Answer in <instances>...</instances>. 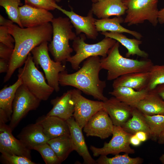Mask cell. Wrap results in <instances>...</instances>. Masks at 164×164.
Returning a JSON list of instances; mask_svg holds the SVG:
<instances>
[{
  "label": "cell",
  "instance_id": "3",
  "mask_svg": "<svg viewBox=\"0 0 164 164\" xmlns=\"http://www.w3.org/2000/svg\"><path fill=\"white\" fill-rule=\"evenodd\" d=\"M119 44L117 41L109 50L107 56L101 59L102 69L108 71V80H114L130 73L149 71L154 65L151 60H139L123 57L119 52Z\"/></svg>",
  "mask_w": 164,
  "mask_h": 164
},
{
  "label": "cell",
  "instance_id": "25",
  "mask_svg": "<svg viewBox=\"0 0 164 164\" xmlns=\"http://www.w3.org/2000/svg\"><path fill=\"white\" fill-rule=\"evenodd\" d=\"M124 22V19L121 16H116L111 19H96L95 24L98 32H125L132 35L136 39H140L142 36L140 33L127 29L121 25Z\"/></svg>",
  "mask_w": 164,
  "mask_h": 164
},
{
  "label": "cell",
  "instance_id": "18",
  "mask_svg": "<svg viewBox=\"0 0 164 164\" xmlns=\"http://www.w3.org/2000/svg\"><path fill=\"white\" fill-rule=\"evenodd\" d=\"M17 137L30 150L33 149L36 146L47 143L50 139L44 134L41 125L36 122L24 127Z\"/></svg>",
  "mask_w": 164,
  "mask_h": 164
},
{
  "label": "cell",
  "instance_id": "31",
  "mask_svg": "<svg viewBox=\"0 0 164 164\" xmlns=\"http://www.w3.org/2000/svg\"><path fill=\"white\" fill-rule=\"evenodd\" d=\"M22 0H0V5L5 9L9 19L23 28L19 19V8L22 4Z\"/></svg>",
  "mask_w": 164,
  "mask_h": 164
},
{
  "label": "cell",
  "instance_id": "42",
  "mask_svg": "<svg viewBox=\"0 0 164 164\" xmlns=\"http://www.w3.org/2000/svg\"><path fill=\"white\" fill-rule=\"evenodd\" d=\"M154 90L164 101V84L158 86Z\"/></svg>",
  "mask_w": 164,
  "mask_h": 164
},
{
  "label": "cell",
  "instance_id": "35",
  "mask_svg": "<svg viewBox=\"0 0 164 164\" xmlns=\"http://www.w3.org/2000/svg\"><path fill=\"white\" fill-rule=\"evenodd\" d=\"M1 153V160L6 164H36L26 157L6 152Z\"/></svg>",
  "mask_w": 164,
  "mask_h": 164
},
{
  "label": "cell",
  "instance_id": "7",
  "mask_svg": "<svg viewBox=\"0 0 164 164\" xmlns=\"http://www.w3.org/2000/svg\"><path fill=\"white\" fill-rule=\"evenodd\" d=\"M158 0H124L127 8L126 15L124 23L128 26L143 23L149 21L155 26L158 22Z\"/></svg>",
  "mask_w": 164,
  "mask_h": 164
},
{
  "label": "cell",
  "instance_id": "32",
  "mask_svg": "<svg viewBox=\"0 0 164 164\" xmlns=\"http://www.w3.org/2000/svg\"><path fill=\"white\" fill-rule=\"evenodd\" d=\"M144 115L150 129L151 138L156 141L164 130V115Z\"/></svg>",
  "mask_w": 164,
  "mask_h": 164
},
{
  "label": "cell",
  "instance_id": "24",
  "mask_svg": "<svg viewBox=\"0 0 164 164\" xmlns=\"http://www.w3.org/2000/svg\"><path fill=\"white\" fill-rule=\"evenodd\" d=\"M134 107L144 115H164V101L154 90L149 91L146 96Z\"/></svg>",
  "mask_w": 164,
  "mask_h": 164
},
{
  "label": "cell",
  "instance_id": "39",
  "mask_svg": "<svg viewBox=\"0 0 164 164\" xmlns=\"http://www.w3.org/2000/svg\"><path fill=\"white\" fill-rule=\"evenodd\" d=\"M9 66V61L6 60L0 59V73L7 72Z\"/></svg>",
  "mask_w": 164,
  "mask_h": 164
},
{
  "label": "cell",
  "instance_id": "22",
  "mask_svg": "<svg viewBox=\"0 0 164 164\" xmlns=\"http://www.w3.org/2000/svg\"><path fill=\"white\" fill-rule=\"evenodd\" d=\"M22 84L21 80L9 86H6L0 91V121L6 123L10 121L12 113V103L16 91Z\"/></svg>",
  "mask_w": 164,
  "mask_h": 164
},
{
  "label": "cell",
  "instance_id": "36",
  "mask_svg": "<svg viewBox=\"0 0 164 164\" xmlns=\"http://www.w3.org/2000/svg\"><path fill=\"white\" fill-rule=\"evenodd\" d=\"M25 4L49 11L57 9L59 5L55 0H24Z\"/></svg>",
  "mask_w": 164,
  "mask_h": 164
},
{
  "label": "cell",
  "instance_id": "9",
  "mask_svg": "<svg viewBox=\"0 0 164 164\" xmlns=\"http://www.w3.org/2000/svg\"><path fill=\"white\" fill-rule=\"evenodd\" d=\"M41 101L23 84L18 88L12 103V113L9 125L12 131L30 111L36 110Z\"/></svg>",
  "mask_w": 164,
  "mask_h": 164
},
{
  "label": "cell",
  "instance_id": "48",
  "mask_svg": "<svg viewBox=\"0 0 164 164\" xmlns=\"http://www.w3.org/2000/svg\"><path fill=\"white\" fill-rule=\"evenodd\" d=\"M55 0L56 2H59L61 1V0Z\"/></svg>",
  "mask_w": 164,
  "mask_h": 164
},
{
  "label": "cell",
  "instance_id": "21",
  "mask_svg": "<svg viewBox=\"0 0 164 164\" xmlns=\"http://www.w3.org/2000/svg\"><path fill=\"white\" fill-rule=\"evenodd\" d=\"M72 94L70 90L51 100L50 103L53 107L46 115L56 116L65 121L73 117L74 106Z\"/></svg>",
  "mask_w": 164,
  "mask_h": 164
},
{
  "label": "cell",
  "instance_id": "30",
  "mask_svg": "<svg viewBox=\"0 0 164 164\" xmlns=\"http://www.w3.org/2000/svg\"><path fill=\"white\" fill-rule=\"evenodd\" d=\"M95 161L96 164H141L143 162L142 158H132L127 153L122 155L116 154L112 158H109L106 155H101Z\"/></svg>",
  "mask_w": 164,
  "mask_h": 164
},
{
  "label": "cell",
  "instance_id": "43",
  "mask_svg": "<svg viewBox=\"0 0 164 164\" xmlns=\"http://www.w3.org/2000/svg\"><path fill=\"white\" fill-rule=\"evenodd\" d=\"M13 22L10 19H6L2 15H0V25L8 26L9 24L13 23Z\"/></svg>",
  "mask_w": 164,
  "mask_h": 164
},
{
  "label": "cell",
  "instance_id": "33",
  "mask_svg": "<svg viewBox=\"0 0 164 164\" xmlns=\"http://www.w3.org/2000/svg\"><path fill=\"white\" fill-rule=\"evenodd\" d=\"M149 79L146 89L149 91L164 84V65H153L149 71Z\"/></svg>",
  "mask_w": 164,
  "mask_h": 164
},
{
  "label": "cell",
  "instance_id": "10",
  "mask_svg": "<svg viewBox=\"0 0 164 164\" xmlns=\"http://www.w3.org/2000/svg\"><path fill=\"white\" fill-rule=\"evenodd\" d=\"M132 135L125 131L122 127L114 125L112 138L109 142H105L101 148L91 145L90 149L95 157L110 154L115 155L122 152L134 154L135 150L131 147L129 142Z\"/></svg>",
  "mask_w": 164,
  "mask_h": 164
},
{
  "label": "cell",
  "instance_id": "2",
  "mask_svg": "<svg viewBox=\"0 0 164 164\" xmlns=\"http://www.w3.org/2000/svg\"><path fill=\"white\" fill-rule=\"evenodd\" d=\"M99 56L86 59L81 67L75 73L69 74L65 70L59 74V82L61 86H71L86 94L92 96L99 101L108 99L103 94L106 87L105 81L100 79L99 73L102 69Z\"/></svg>",
  "mask_w": 164,
  "mask_h": 164
},
{
  "label": "cell",
  "instance_id": "38",
  "mask_svg": "<svg viewBox=\"0 0 164 164\" xmlns=\"http://www.w3.org/2000/svg\"><path fill=\"white\" fill-rule=\"evenodd\" d=\"M13 51L11 48L0 43V58L9 62Z\"/></svg>",
  "mask_w": 164,
  "mask_h": 164
},
{
  "label": "cell",
  "instance_id": "28",
  "mask_svg": "<svg viewBox=\"0 0 164 164\" xmlns=\"http://www.w3.org/2000/svg\"><path fill=\"white\" fill-rule=\"evenodd\" d=\"M133 107L131 118L122 127L126 132L131 134L142 131L147 133L151 138V132L144 114Z\"/></svg>",
  "mask_w": 164,
  "mask_h": 164
},
{
  "label": "cell",
  "instance_id": "23",
  "mask_svg": "<svg viewBox=\"0 0 164 164\" xmlns=\"http://www.w3.org/2000/svg\"><path fill=\"white\" fill-rule=\"evenodd\" d=\"M149 76V71L126 74L114 80L112 87L113 88L118 87H125L136 91H141L146 89Z\"/></svg>",
  "mask_w": 164,
  "mask_h": 164
},
{
  "label": "cell",
  "instance_id": "40",
  "mask_svg": "<svg viewBox=\"0 0 164 164\" xmlns=\"http://www.w3.org/2000/svg\"><path fill=\"white\" fill-rule=\"evenodd\" d=\"M135 135L142 142L146 141L148 138H150L148 134L144 131H139L137 132Z\"/></svg>",
  "mask_w": 164,
  "mask_h": 164
},
{
  "label": "cell",
  "instance_id": "5",
  "mask_svg": "<svg viewBox=\"0 0 164 164\" xmlns=\"http://www.w3.org/2000/svg\"><path fill=\"white\" fill-rule=\"evenodd\" d=\"M22 68H19L18 77L22 84L41 101L48 99L54 91L46 81L43 73L37 68L31 53L28 55Z\"/></svg>",
  "mask_w": 164,
  "mask_h": 164
},
{
  "label": "cell",
  "instance_id": "17",
  "mask_svg": "<svg viewBox=\"0 0 164 164\" xmlns=\"http://www.w3.org/2000/svg\"><path fill=\"white\" fill-rule=\"evenodd\" d=\"M69 127L70 135L74 151H76L87 164H96V161L91 156L88 149L82 132L73 117L66 120Z\"/></svg>",
  "mask_w": 164,
  "mask_h": 164
},
{
  "label": "cell",
  "instance_id": "47",
  "mask_svg": "<svg viewBox=\"0 0 164 164\" xmlns=\"http://www.w3.org/2000/svg\"><path fill=\"white\" fill-rule=\"evenodd\" d=\"M93 3H96L101 0H91Z\"/></svg>",
  "mask_w": 164,
  "mask_h": 164
},
{
  "label": "cell",
  "instance_id": "13",
  "mask_svg": "<svg viewBox=\"0 0 164 164\" xmlns=\"http://www.w3.org/2000/svg\"><path fill=\"white\" fill-rule=\"evenodd\" d=\"M6 123L0 121V152L26 157L31 159V150L28 149L12 133Z\"/></svg>",
  "mask_w": 164,
  "mask_h": 164
},
{
  "label": "cell",
  "instance_id": "15",
  "mask_svg": "<svg viewBox=\"0 0 164 164\" xmlns=\"http://www.w3.org/2000/svg\"><path fill=\"white\" fill-rule=\"evenodd\" d=\"M19 19L23 28L39 26L51 23L54 18L50 11L26 5L19 8Z\"/></svg>",
  "mask_w": 164,
  "mask_h": 164
},
{
  "label": "cell",
  "instance_id": "49",
  "mask_svg": "<svg viewBox=\"0 0 164 164\" xmlns=\"http://www.w3.org/2000/svg\"><path fill=\"white\" fill-rule=\"evenodd\" d=\"M121 0V1L122 2V1H124V0Z\"/></svg>",
  "mask_w": 164,
  "mask_h": 164
},
{
  "label": "cell",
  "instance_id": "12",
  "mask_svg": "<svg viewBox=\"0 0 164 164\" xmlns=\"http://www.w3.org/2000/svg\"><path fill=\"white\" fill-rule=\"evenodd\" d=\"M114 125L109 115L103 108L94 114L84 127L87 136H96L106 138L111 135Z\"/></svg>",
  "mask_w": 164,
  "mask_h": 164
},
{
  "label": "cell",
  "instance_id": "41",
  "mask_svg": "<svg viewBox=\"0 0 164 164\" xmlns=\"http://www.w3.org/2000/svg\"><path fill=\"white\" fill-rule=\"evenodd\" d=\"M129 142L130 145L134 146H138L142 143L135 134L132 135L130 138Z\"/></svg>",
  "mask_w": 164,
  "mask_h": 164
},
{
  "label": "cell",
  "instance_id": "6",
  "mask_svg": "<svg viewBox=\"0 0 164 164\" xmlns=\"http://www.w3.org/2000/svg\"><path fill=\"white\" fill-rule=\"evenodd\" d=\"M86 36L81 34L73 40L72 47L76 53L68 58L66 61L69 62L72 68L78 70L81 63L92 56L106 57L110 50L116 42L112 38L105 37L100 41L94 44H89L85 42Z\"/></svg>",
  "mask_w": 164,
  "mask_h": 164
},
{
  "label": "cell",
  "instance_id": "26",
  "mask_svg": "<svg viewBox=\"0 0 164 164\" xmlns=\"http://www.w3.org/2000/svg\"><path fill=\"white\" fill-rule=\"evenodd\" d=\"M101 33L105 37L115 39L125 47L128 50L125 54L126 57L135 55L145 58L149 56L147 53L140 49L139 46L142 42L140 39L128 38L121 33L106 32Z\"/></svg>",
  "mask_w": 164,
  "mask_h": 164
},
{
  "label": "cell",
  "instance_id": "8",
  "mask_svg": "<svg viewBox=\"0 0 164 164\" xmlns=\"http://www.w3.org/2000/svg\"><path fill=\"white\" fill-rule=\"evenodd\" d=\"M49 51L48 42H44L34 48L31 53L36 66L39 65L43 69L48 84L58 92L60 89L59 74L65 70L66 66L61 62L52 60Z\"/></svg>",
  "mask_w": 164,
  "mask_h": 164
},
{
  "label": "cell",
  "instance_id": "16",
  "mask_svg": "<svg viewBox=\"0 0 164 164\" xmlns=\"http://www.w3.org/2000/svg\"><path fill=\"white\" fill-rule=\"evenodd\" d=\"M103 108L114 125L122 127L132 117L133 107L114 97L103 101Z\"/></svg>",
  "mask_w": 164,
  "mask_h": 164
},
{
  "label": "cell",
  "instance_id": "11",
  "mask_svg": "<svg viewBox=\"0 0 164 164\" xmlns=\"http://www.w3.org/2000/svg\"><path fill=\"white\" fill-rule=\"evenodd\" d=\"M72 98L74 110L73 117L81 128L96 113L103 108V101H94L86 98L78 89L72 90Z\"/></svg>",
  "mask_w": 164,
  "mask_h": 164
},
{
  "label": "cell",
  "instance_id": "4",
  "mask_svg": "<svg viewBox=\"0 0 164 164\" xmlns=\"http://www.w3.org/2000/svg\"><path fill=\"white\" fill-rule=\"evenodd\" d=\"M52 38L48 46L49 51L54 60L61 63L66 61L73 51L69 44L70 40H74L77 37L73 31V26L68 17L54 18L52 21Z\"/></svg>",
  "mask_w": 164,
  "mask_h": 164
},
{
  "label": "cell",
  "instance_id": "44",
  "mask_svg": "<svg viewBox=\"0 0 164 164\" xmlns=\"http://www.w3.org/2000/svg\"><path fill=\"white\" fill-rule=\"evenodd\" d=\"M158 19L160 24H164V8L159 11Z\"/></svg>",
  "mask_w": 164,
  "mask_h": 164
},
{
  "label": "cell",
  "instance_id": "29",
  "mask_svg": "<svg viewBox=\"0 0 164 164\" xmlns=\"http://www.w3.org/2000/svg\"><path fill=\"white\" fill-rule=\"evenodd\" d=\"M61 162L74 151L70 134L50 139L47 142Z\"/></svg>",
  "mask_w": 164,
  "mask_h": 164
},
{
  "label": "cell",
  "instance_id": "37",
  "mask_svg": "<svg viewBox=\"0 0 164 164\" xmlns=\"http://www.w3.org/2000/svg\"><path fill=\"white\" fill-rule=\"evenodd\" d=\"M0 43L11 48H14L15 39L9 33L7 26H0Z\"/></svg>",
  "mask_w": 164,
  "mask_h": 164
},
{
  "label": "cell",
  "instance_id": "14",
  "mask_svg": "<svg viewBox=\"0 0 164 164\" xmlns=\"http://www.w3.org/2000/svg\"><path fill=\"white\" fill-rule=\"evenodd\" d=\"M57 9L69 18L75 29L77 35L82 33L88 39H95L98 36L95 24L96 19L93 16V13L90 10L87 16L80 15L74 12L72 10H67L58 6Z\"/></svg>",
  "mask_w": 164,
  "mask_h": 164
},
{
  "label": "cell",
  "instance_id": "27",
  "mask_svg": "<svg viewBox=\"0 0 164 164\" xmlns=\"http://www.w3.org/2000/svg\"><path fill=\"white\" fill-rule=\"evenodd\" d=\"M149 91L147 89L136 91L125 87H118L113 88L109 94L120 101L134 107L147 95Z\"/></svg>",
  "mask_w": 164,
  "mask_h": 164
},
{
  "label": "cell",
  "instance_id": "34",
  "mask_svg": "<svg viewBox=\"0 0 164 164\" xmlns=\"http://www.w3.org/2000/svg\"><path fill=\"white\" fill-rule=\"evenodd\" d=\"M33 149L37 151L41 154L46 164H59L62 162L47 143L36 146Z\"/></svg>",
  "mask_w": 164,
  "mask_h": 164
},
{
  "label": "cell",
  "instance_id": "20",
  "mask_svg": "<svg viewBox=\"0 0 164 164\" xmlns=\"http://www.w3.org/2000/svg\"><path fill=\"white\" fill-rule=\"evenodd\" d=\"M127 8L120 0H101L92 5L91 11L99 19L112 16H121L125 13Z\"/></svg>",
  "mask_w": 164,
  "mask_h": 164
},
{
  "label": "cell",
  "instance_id": "1",
  "mask_svg": "<svg viewBox=\"0 0 164 164\" xmlns=\"http://www.w3.org/2000/svg\"><path fill=\"white\" fill-rule=\"evenodd\" d=\"M7 27L9 33L15 39V43L9 70L4 78V83L8 81L15 70L24 64L34 48L44 42L51 41L53 32L50 22L31 28H21L14 23Z\"/></svg>",
  "mask_w": 164,
  "mask_h": 164
},
{
  "label": "cell",
  "instance_id": "45",
  "mask_svg": "<svg viewBox=\"0 0 164 164\" xmlns=\"http://www.w3.org/2000/svg\"><path fill=\"white\" fill-rule=\"evenodd\" d=\"M158 143L160 144H164V130L161 133L157 140Z\"/></svg>",
  "mask_w": 164,
  "mask_h": 164
},
{
  "label": "cell",
  "instance_id": "19",
  "mask_svg": "<svg viewBox=\"0 0 164 164\" xmlns=\"http://www.w3.org/2000/svg\"><path fill=\"white\" fill-rule=\"evenodd\" d=\"M36 122L41 125L44 134L50 139L70 134L66 121L58 117L43 115L39 117Z\"/></svg>",
  "mask_w": 164,
  "mask_h": 164
},
{
  "label": "cell",
  "instance_id": "46",
  "mask_svg": "<svg viewBox=\"0 0 164 164\" xmlns=\"http://www.w3.org/2000/svg\"><path fill=\"white\" fill-rule=\"evenodd\" d=\"M159 160L162 164H164V154H162L160 156Z\"/></svg>",
  "mask_w": 164,
  "mask_h": 164
}]
</instances>
